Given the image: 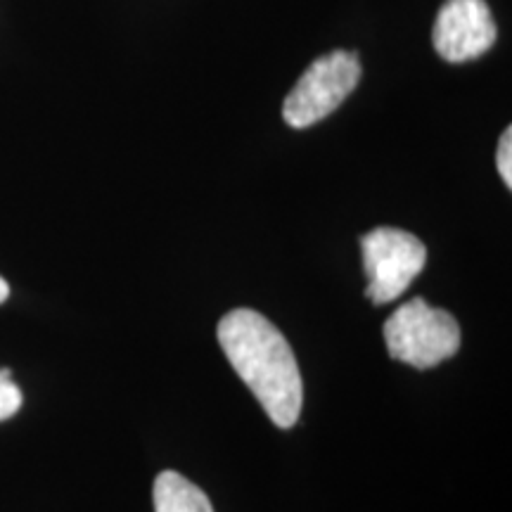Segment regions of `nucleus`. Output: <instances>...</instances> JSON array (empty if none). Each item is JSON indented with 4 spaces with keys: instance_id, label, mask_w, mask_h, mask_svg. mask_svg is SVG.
<instances>
[{
    "instance_id": "nucleus-4",
    "label": "nucleus",
    "mask_w": 512,
    "mask_h": 512,
    "mask_svg": "<svg viewBox=\"0 0 512 512\" xmlns=\"http://www.w3.org/2000/svg\"><path fill=\"white\" fill-rule=\"evenodd\" d=\"M363 268L368 275L366 297L373 304L399 299L427 264V247L413 233L375 228L361 238Z\"/></svg>"
},
{
    "instance_id": "nucleus-1",
    "label": "nucleus",
    "mask_w": 512,
    "mask_h": 512,
    "mask_svg": "<svg viewBox=\"0 0 512 512\" xmlns=\"http://www.w3.org/2000/svg\"><path fill=\"white\" fill-rule=\"evenodd\" d=\"M216 337L223 354L275 427L290 430L302 413L304 387L297 358L271 320L252 309H233L221 318Z\"/></svg>"
},
{
    "instance_id": "nucleus-7",
    "label": "nucleus",
    "mask_w": 512,
    "mask_h": 512,
    "mask_svg": "<svg viewBox=\"0 0 512 512\" xmlns=\"http://www.w3.org/2000/svg\"><path fill=\"white\" fill-rule=\"evenodd\" d=\"M22 408V389L12 382L10 370H0V422L10 420Z\"/></svg>"
},
{
    "instance_id": "nucleus-8",
    "label": "nucleus",
    "mask_w": 512,
    "mask_h": 512,
    "mask_svg": "<svg viewBox=\"0 0 512 512\" xmlns=\"http://www.w3.org/2000/svg\"><path fill=\"white\" fill-rule=\"evenodd\" d=\"M496 164H498V174H501L505 185L512 188V128H505L501 140H498Z\"/></svg>"
},
{
    "instance_id": "nucleus-2",
    "label": "nucleus",
    "mask_w": 512,
    "mask_h": 512,
    "mask_svg": "<svg viewBox=\"0 0 512 512\" xmlns=\"http://www.w3.org/2000/svg\"><path fill=\"white\" fill-rule=\"evenodd\" d=\"M384 342L396 361L427 370L458 354L460 328L451 313L415 297L384 323Z\"/></svg>"
},
{
    "instance_id": "nucleus-3",
    "label": "nucleus",
    "mask_w": 512,
    "mask_h": 512,
    "mask_svg": "<svg viewBox=\"0 0 512 512\" xmlns=\"http://www.w3.org/2000/svg\"><path fill=\"white\" fill-rule=\"evenodd\" d=\"M361 81V62L349 50L318 57L285 98L283 119L292 128H309L342 105Z\"/></svg>"
},
{
    "instance_id": "nucleus-9",
    "label": "nucleus",
    "mask_w": 512,
    "mask_h": 512,
    "mask_svg": "<svg viewBox=\"0 0 512 512\" xmlns=\"http://www.w3.org/2000/svg\"><path fill=\"white\" fill-rule=\"evenodd\" d=\"M8 297H10V285L0 278V304H3Z\"/></svg>"
},
{
    "instance_id": "nucleus-5",
    "label": "nucleus",
    "mask_w": 512,
    "mask_h": 512,
    "mask_svg": "<svg viewBox=\"0 0 512 512\" xmlns=\"http://www.w3.org/2000/svg\"><path fill=\"white\" fill-rule=\"evenodd\" d=\"M498 29L486 0H446L432 29L441 60L460 64L489 53Z\"/></svg>"
},
{
    "instance_id": "nucleus-6",
    "label": "nucleus",
    "mask_w": 512,
    "mask_h": 512,
    "mask_svg": "<svg viewBox=\"0 0 512 512\" xmlns=\"http://www.w3.org/2000/svg\"><path fill=\"white\" fill-rule=\"evenodd\" d=\"M152 501H155V512H214L200 486L171 470L155 479Z\"/></svg>"
}]
</instances>
